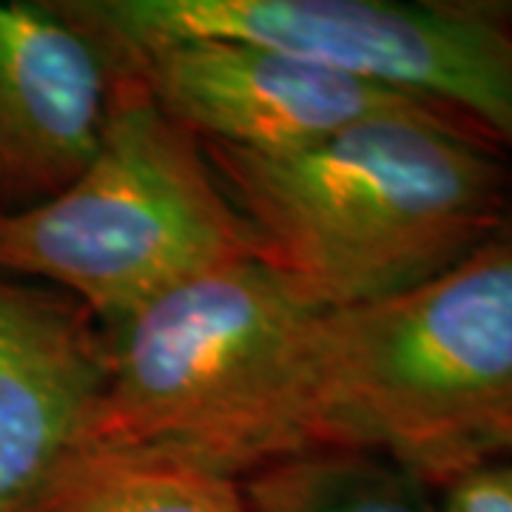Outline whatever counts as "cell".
<instances>
[{"mask_svg": "<svg viewBox=\"0 0 512 512\" xmlns=\"http://www.w3.org/2000/svg\"><path fill=\"white\" fill-rule=\"evenodd\" d=\"M319 450L441 490L512 453V231L419 288L313 313L183 461L237 478Z\"/></svg>", "mask_w": 512, "mask_h": 512, "instance_id": "1", "label": "cell"}, {"mask_svg": "<svg viewBox=\"0 0 512 512\" xmlns=\"http://www.w3.org/2000/svg\"><path fill=\"white\" fill-rule=\"evenodd\" d=\"M256 256L316 311L419 288L512 231V163L447 111L365 120L285 154L202 146Z\"/></svg>", "mask_w": 512, "mask_h": 512, "instance_id": "2", "label": "cell"}, {"mask_svg": "<svg viewBox=\"0 0 512 512\" xmlns=\"http://www.w3.org/2000/svg\"><path fill=\"white\" fill-rule=\"evenodd\" d=\"M256 256L202 143L114 69L92 160L55 197L0 214V274L77 299L114 328L171 288Z\"/></svg>", "mask_w": 512, "mask_h": 512, "instance_id": "3", "label": "cell"}, {"mask_svg": "<svg viewBox=\"0 0 512 512\" xmlns=\"http://www.w3.org/2000/svg\"><path fill=\"white\" fill-rule=\"evenodd\" d=\"M114 60L222 37L413 94L487 134L512 163L510 0H49Z\"/></svg>", "mask_w": 512, "mask_h": 512, "instance_id": "4", "label": "cell"}, {"mask_svg": "<svg viewBox=\"0 0 512 512\" xmlns=\"http://www.w3.org/2000/svg\"><path fill=\"white\" fill-rule=\"evenodd\" d=\"M313 313L259 256L171 288L109 330V376L86 467L106 458L183 461L274 370Z\"/></svg>", "mask_w": 512, "mask_h": 512, "instance_id": "5", "label": "cell"}, {"mask_svg": "<svg viewBox=\"0 0 512 512\" xmlns=\"http://www.w3.org/2000/svg\"><path fill=\"white\" fill-rule=\"evenodd\" d=\"M109 63L134 74L202 146L248 154L296 151L365 120L447 111L302 55L222 37L165 40Z\"/></svg>", "mask_w": 512, "mask_h": 512, "instance_id": "6", "label": "cell"}, {"mask_svg": "<svg viewBox=\"0 0 512 512\" xmlns=\"http://www.w3.org/2000/svg\"><path fill=\"white\" fill-rule=\"evenodd\" d=\"M109 333L77 299L0 274V512H43L86 470Z\"/></svg>", "mask_w": 512, "mask_h": 512, "instance_id": "7", "label": "cell"}, {"mask_svg": "<svg viewBox=\"0 0 512 512\" xmlns=\"http://www.w3.org/2000/svg\"><path fill=\"white\" fill-rule=\"evenodd\" d=\"M114 69L49 0H0V214L55 197L100 143Z\"/></svg>", "mask_w": 512, "mask_h": 512, "instance_id": "8", "label": "cell"}, {"mask_svg": "<svg viewBox=\"0 0 512 512\" xmlns=\"http://www.w3.org/2000/svg\"><path fill=\"white\" fill-rule=\"evenodd\" d=\"M242 498L248 512H433L419 481L382 458L345 450L256 467Z\"/></svg>", "mask_w": 512, "mask_h": 512, "instance_id": "9", "label": "cell"}, {"mask_svg": "<svg viewBox=\"0 0 512 512\" xmlns=\"http://www.w3.org/2000/svg\"><path fill=\"white\" fill-rule=\"evenodd\" d=\"M43 512H248L234 476L171 458L89 464Z\"/></svg>", "mask_w": 512, "mask_h": 512, "instance_id": "10", "label": "cell"}, {"mask_svg": "<svg viewBox=\"0 0 512 512\" xmlns=\"http://www.w3.org/2000/svg\"><path fill=\"white\" fill-rule=\"evenodd\" d=\"M441 512H512V464L493 461L447 484Z\"/></svg>", "mask_w": 512, "mask_h": 512, "instance_id": "11", "label": "cell"}, {"mask_svg": "<svg viewBox=\"0 0 512 512\" xmlns=\"http://www.w3.org/2000/svg\"><path fill=\"white\" fill-rule=\"evenodd\" d=\"M510 456H512V453H510Z\"/></svg>", "mask_w": 512, "mask_h": 512, "instance_id": "12", "label": "cell"}]
</instances>
